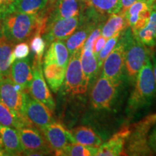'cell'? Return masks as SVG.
I'll return each mask as SVG.
<instances>
[{"instance_id": "obj_3", "label": "cell", "mask_w": 156, "mask_h": 156, "mask_svg": "<svg viewBox=\"0 0 156 156\" xmlns=\"http://www.w3.org/2000/svg\"><path fill=\"white\" fill-rule=\"evenodd\" d=\"M132 37V33L129 26L123 31L118 43L105 59L101 69V75L119 86L125 79L126 54Z\"/></svg>"}, {"instance_id": "obj_13", "label": "cell", "mask_w": 156, "mask_h": 156, "mask_svg": "<svg viewBox=\"0 0 156 156\" xmlns=\"http://www.w3.org/2000/svg\"><path fill=\"white\" fill-rule=\"evenodd\" d=\"M25 115L28 119L39 129H42L54 122L52 112L46 105L29 94L27 95Z\"/></svg>"}, {"instance_id": "obj_36", "label": "cell", "mask_w": 156, "mask_h": 156, "mask_svg": "<svg viewBox=\"0 0 156 156\" xmlns=\"http://www.w3.org/2000/svg\"><path fill=\"white\" fill-rule=\"evenodd\" d=\"M0 155H5V153H4V151H3V150L2 149L1 146H0Z\"/></svg>"}, {"instance_id": "obj_22", "label": "cell", "mask_w": 156, "mask_h": 156, "mask_svg": "<svg viewBox=\"0 0 156 156\" xmlns=\"http://www.w3.org/2000/svg\"><path fill=\"white\" fill-rule=\"evenodd\" d=\"M77 143L84 145L99 147L103 143V139L92 128L87 126H79L70 130Z\"/></svg>"}, {"instance_id": "obj_28", "label": "cell", "mask_w": 156, "mask_h": 156, "mask_svg": "<svg viewBox=\"0 0 156 156\" xmlns=\"http://www.w3.org/2000/svg\"><path fill=\"white\" fill-rule=\"evenodd\" d=\"M123 31H120V32L117 33L114 36L109 38L105 44L104 46H103L102 49L100 51L99 54L97 56V60H98V65L99 70H101L103 67V64L104 63L105 59H106L108 54L112 52V51L114 49L116 45L118 43L119 40L121 36H122Z\"/></svg>"}, {"instance_id": "obj_27", "label": "cell", "mask_w": 156, "mask_h": 156, "mask_svg": "<svg viewBox=\"0 0 156 156\" xmlns=\"http://www.w3.org/2000/svg\"><path fill=\"white\" fill-rule=\"evenodd\" d=\"M98 147L84 145L82 144H69L62 151L61 155L69 156H93L96 155Z\"/></svg>"}, {"instance_id": "obj_31", "label": "cell", "mask_w": 156, "mask_h": 156, "mask_svg": "<svg viewBox=\"0 0 156 156\" xmlns=\"http://www.w3.org/2000/svg\"><path fill=\"white\" fill-rule=\"evenodd\" d=\"M17 0H0V14L2 16L8 12L12 11Z\"/></svg>"}, {"instance_id": "obj_2", "label": "cell", "mask_w": 156, "mask_h": 156, "mask_svg": "<svg viewBox=\"0 0 156 156\" xmlns=\"http://www.w3.org/2000/svg\"><path fill=\"white\" fill-rule=\"evenodd\" d=\"M36 15L11 11L2 16L0 36L15 45L28 41L36 30Z\"/></svg>"}, {"instance_id": "obj_8", "label": "cell", "mask_w": 156, "mask_h": 156, "mask_svg": "<svg viewBox=\"0 0 156 156\" xmlns=\"http://www.w3.org/2000/svg\"><path fill=\"white\" fill-rule=\"evenodd\" d=\"M21 144L24 149L23 155H45L52 153L41 130L31 125L17 129Z\"/></svg>"}, {"instance_id": "obj_4", "label": "cell", "mask_w": 156, "mask_h": 156, "mask_svg": "<svg viewBox=\"0 0 156 156\" xmlns=\"http://www.w3.org/2000/svg\"><path fill=\"white\" fill-rule=\"evenodd\" d=\"M156 124V113L147 115L131 126V133L124 147V155H152L153 150L148 143L151 129Z\"/></svg>"}, {"instance_id": "obj_32", "label": "cell", "mask_w": 156, "mask_h": 156, "mask_svg": "<svg viewBox=\"0 0 156 156\" xmlns=\"http://www.w3.org/2000/svg\"><path fill=\"white\" fill-rule=\"evenodd\" d=\"M107 40H108V39L105 38L104 36H103L102 35H101V36L96 39V41H95L94 43V45H93V51L95 56H98V54H99L100 51L102 49L103 46H104V45L107 41Z\"/></svg>"}, {"instance_id": "obj_29", "label": "cell", "mask_w": 156, "mask_h": 156, "mask_svg": "<svg viewBox=\"0 0 156 156\" xmlns=\"http://www.w3.org/2000/svg\"><path fill=\"white\" fill-rule=\"evenodd\" d=\"M30 49L34 54V59L42 61L44 51L46 48V43L40 34H34L30 39Z\"/></svg>"}, {"instance_id": "obj_20", "label": "cell", "mask_w": 156, "mask_h": 156, "mask_svg": "<svg viewBox=\"0 0 156 156\" xmlns=\"http://www.w3.org/2000/svg\"><path fill=\"white\" fill-rule=\"evenodd\" d=\"M80 62L84 76L88 82L89 85H91L95 78L99 76L100 72L98 65L97 56L92 50L82 48Z\"/></svg>"}, {"instance_id": "obj_15", "label": "cell", "mask_w": 156, "mask_h": 156, "mask_svg": "<svg viewBox=\"0 0 156 156\" xmlns=\"http://www.w3.org/2000/svg\"><path fill=\"white\" fill-rule=\"evenodd\" d=\"M10 78L16 85L28 93L33 79L32 64L30 58L16 59L11 66Z\"/></svg>"}, {"instance_id": "obj_7", "label": "cell", "mask_w": 156, "mask_h": 156, "mask_svg": "<svg viewBox=\"0 0 156 156\" xmlns=\"http://www.w3.org/2000/svg\"><path fill=\"white\" fill-rule=\"evenodd\" d=\"M151 53L147 46L132 35L125 58V79L129 84L132 85L135 83L138 73Z\"/></svg>"}, {"instance_id": "obj_23", "label": "cell", "mask_w": 156, "mask_h": 156, "mask_svg": "<svg viewBox=\"0 0 156 156\" xmlns=\"http://www.w3.org/2000/svg\"><path fill=\"white\" fill-rule=\"evenodd\" d=\"M133 36L147 48L156 47V3L152 8L147 24Z\"/></svg>"}, {"instance_id": "obj_18", "label": "cell", "mask_w": 156, "mask_h": 156, "mask_svg": "<svg viewBox=\"0 0 156 156\" xmlns=\"http://www.w3.org/2000/svg\"><path fill=\"white\" fill-rule=\"evenodd\" d=\"M34 125L26 116L17 114L0 100V126L19 129Z\"/></svg>"}, {"instance_id": "obj_14", "label": "cell", "mask_w": 156, "mask_h": 156, "mask_svg": "<svg viewBox=\"0 0 156 156\" xmlns=\"http://www.w3.org/2000/svg\"><path fill=\"white\" fill-rule=\"evenodd\" d=\"M131 133V126H124L116 132L108 141L103 143L98 150L96 155H124V147Z\"/></svg>"}, {"instance_id": "obj_11", "label": "cell", "mask_w": 156, "mask_h": 156, "mask_svg": "<svg viewBox=\"0 0 156 156\" xmlns=\"http://www.w3.org/2000/svg\"><path fill=\"white\" fill-rule=\"evenodd\" d=\"M41 130L56 155H61L62 151L69 144L77 142L70 130L67 129L58 122L54 121Z\"/></svg>"}, {"instance_id": "obj_12", "label": "cell", "mask_w": 156, "mask_h": 156, "mask_svg": "<svg viewBox=\"0 0 156 156\" xmlns=\"http://www.w3.org/2000/svg\"><path fill=\"white\" fill-rule=\"evenodd\" d=\"M80 24V15L69 18L58 19L48 23L42 36L46 43V46L54 41H65L77 30Z\"/></svg>"}, {"instance_id": "obj_37", "label": "cell", "mask_w": 156, "mask_h": 156, "mask_svg": "<svg viewBox=\"0 0 156 156\" xmlns=\"http://www.w3.org/2000/svg\"><path fill=\"white\" fill-rule=\"evenodd\" d=\"M1 22H2V15L0 14V28H1Z\"/></svg>"}, {"instance_id": "obj_16", "label": "cell", "mask_w": 156, "mask_h": 156, "mask_svg": "<svg viewBox=\"0 0 156 156\" xmlns=\"http://www.w3.org/2000/svg\"><path fill=\"white\" fill-rule=\"evenodd\" d=\"M0 143L5 155H19L24 152L15 128L0 126Z\"/></svg>"}, {"instance_id": "obj_17", "label": "cell", "mask_w": 156, "mask_h": 156, "mask_svg": "<svg viewBox=\"0 0 156 156\" xmlns=\"http://www.w3.org/2000/svg\"><path fill=\"white\" fill-rule=\"evenodd\" d=\"M70 54L66 46L64 41H54L48 46L44 54L43 64L55 63L67 68Z\"/></svg>"}, {"instance_id": "obj_34", "label": "cell", "mask_w": 156, "mask_h": 156, "mask_svg": "<svg viewBox=\"0 0 156 156\" xmlns=\"http://www.w3.org/2000/svg\"><path fill=\"white\" fill-rule=\"evenodd\" d=\"M136 1H137V0H121L120 12H122L125 14V12L127 11V9L129 8L130 6L133 5V4Z\"/></svg>"}, {"instance_id": "obj_35", "label": "cell", "mask_w": 156, "mask_h": 156, "mask_svg": "<svg viewBox=\"0 0 156 156\" xmlns=\"http://www.w3.org/2000/svg\"><path fill=\"white\" fill-rule=\"evenodd\" d=\"M151 58L152 59V67H153V73L156 83V55L155 53H151Z\"/></svg>"}, {"instance_id": "obj_5", "label": "cell", "mask_w": 156, "mask_h": 156, "mask_svg": "<svg viewBox=\"0 0 156 156\" xmlns=\"http://www.w3.org/2000/svg\"><path fill=\"white\" fill-rule=\"evenodd\" d=\"M81 50L82 48L78 49L70 54L64 83L60 88L62 94L64 95L83 96L88 90L89 83L85 79L82 69Z\"/></svg>"}, {"instance_id": "obj_21", "label": "cell", "mask_w": 156, "mask_h": 156, "mask_svg": "<svg viewBox=\"0 0 156 156\" xmlns=\"http://www.w3.org/2000/svg\"><path fill=\"white\" fill-rule=\"evenodd\" d=\"M15 44L0 36V77H10L11 66L16 58L12 51Z\"/></svg>"}, {"instance_id": "obj_9", "label": "cell", "mask_w": 156, "mask_h": 156, "mask_svg": "<svg viewBox=\"0 0 156 156\" xmlns=\"http://www.w3.org/2000/svg\"><path fill=\"white\" fill-rule=\"evenodd\" d=\"M10 77H0V100L17 114L25 115V106L27 95Z\"/></svg>"}, {"instance_id": "obj_25", "label": "cell", "mask_w": 156, "mask_h": 156, "mask_svg": "<svg viewBox=\"0 0 156 156\" xmlns=\"http://www.w3.org/2000/svg\"><path fill=\"white\" fill-rule=\"evenodd\" d=\"M85 6L93 9L103 16L117 13L121 9V0H83Z\"/></svg>"}, {"instance_id": "obj_1", "label": "cell", "mask_w": 156, "mask_h": 156, "mask_svg": "<svg viewBox=\"0 0 156 156\" xmlns=\"http://www.w3.org/2000/svg\"><path fill=\"white\" fill-rule=\"evenodd\" d=\"M156 98V83L150 55L136 77L134 88L129 98L126 112L133 116L142 108H147Z\"/></svg>"}, {"instance_id": "obj_26", "label": "cell", "mask_w": 156, "mask_h": 156, "mask_svg": "<svg viewBox=\"0 0 156 156\" xmlns=\"http://www.w3.org/2000/svg\"><path fill=\"white\" fill-rule=\"evenodd\" d=\"M48 0H17L12 11L28 15H37L47 5Z\"/></svg>"}, {"instance_id": "obj_30", "label": "cell", "mask_w": 156, "mask_h": 156, "mask_svg": "<svg viewBox=\"0 0 156 156\" xmlns=\"http://www.w3.org/2000/svg\"><path fill=\"white\" fill-rule=\"evenodd\" d=\"M30 46L27 41L20 42L15 45L12 54L16 59H23L27 58L30 54Z\"/></svg>"}, {"instance_id": "obj_6", "label": "cell", "mask_w": 156, "mask_h": 156, "mask_svg": "<svg viewBox=\"0 0 156 156\" xmlns=\"http://www.w3.org/2000/svg\"><path fill=\"white\" fill-rule=\"evenodd\" d=\"M119 85L102 75L98 77L90 93L91 107L96 111H110L117 101Z\"/></svg>"}, {"instance_id": "obj_19", "label": "cell", "mask_w": 156, "mask_h": 156, "mask_svg": "<svg viewBox=\"0 0 156 156\" xmlns=\"http://www.w3.org/2000/svg\"><path fill=\"white\" fill-rule=\"evenodd\" d=\"M43 66L45 79L51 90L54 93H57L64 83L67 68L55 63L43 64Z\"/></svg>"}, {"instance_id": "obj_33", "label": "cell", "mask_w": 156, "mask_h": 156, "mask_svg": "<svg viewBox=\"0 0 156 156\" xmlns=\"http://www.w3.org/2000/svg\"><path fill=\"white\" fill-rule=\"evenodd\" d=\"M148 143H149L150 147H151L153 151L156 153V124L154 125L151 132H150Z\"/></svg>"}, {"instance_id": "obj_10", "label": "cell", "mask_w": 156, "mask_h": 156, "mask_svg": "<svg viewBox=\"0 0 156 156\" xmlns=\"http://www.w3.org/2000/svg\"><path fill=\"white\" fill-rule=\"evenodd\" d=\"M32 72L33 79L29 87V94L46 105L53 112L55 110L56 103L45 80L42 70V61L33 60Z\"/></svg>"}, {"instance_id": "obj_24", "label": "cell", "mask_w": 156, "mask_h": 156, "mask_svg": "<svg viewBox=\"0 0 156 156\" xmlns=\"http://www.w3.org/2000/svg\"><path fill=\"white\" fill-rule=\"evenodd\" d=\"M129 27L126 15L122 12L110 15L103 23L101 35L108 39L117 33Z\"/></svg>"}]
</instances>
